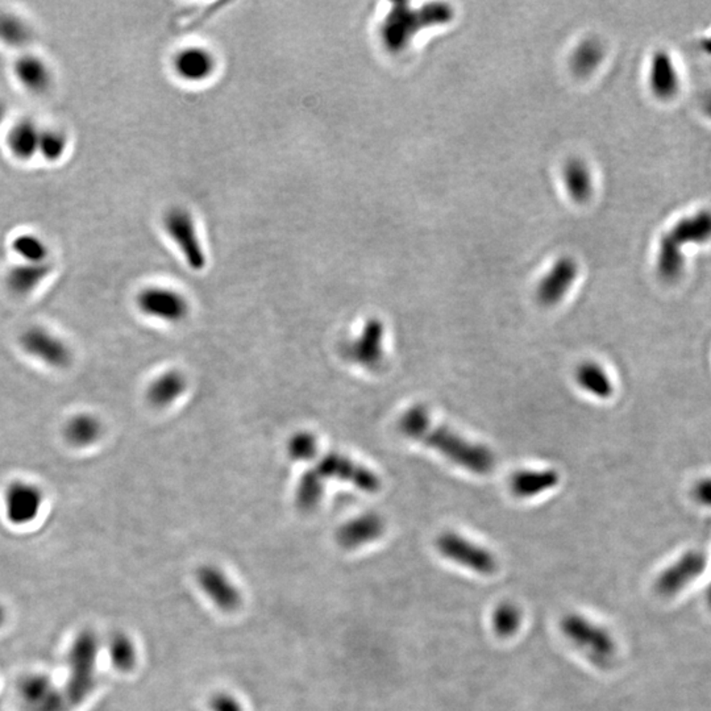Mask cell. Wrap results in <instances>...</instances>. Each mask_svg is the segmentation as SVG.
Masks as SVG:
<instances>
[{
  "instance_id": "cell-1",
  "label": "cell",
  "mask_w": 711,
  "mask_h": 711,
  "mask_svg": "<svg viewBox=\"0 0 711 711\" xmlns=\"http://www.w3.org/2000/svg\"><path fill=\"white\" fill-rule=\"evenodd\" d=\"M398 426L406 438L434 448L440 455L467 472L488 475L494 469L495 458L488 447L470 442L444 426L436 425L425 406H411L401 415Z\"/></svg>"
},
{
  "instance_id": "cell-2",
  "label": "cell",
  "mask_w": 711,
  "mask_h": 711,
  "mask_svg": "<svg viewBox=\"0 0 711 711\" xmlns=\"http://www.w3.org/2000/svg\"><path fill=\"white\" fill-rule=\"evenodd\" d=\"M452 18L453 11L442 3L428 4L420 10H414L408 4H394L381 27L384 45L387 51L397 54L403 51L420 30L448 23Z\"/></svg>"
},
{
  "instance_id": "cell-3",
  "label": "cell",
  "mask_w": 711,
  "mask_h": 711,
  "mask_svg": "<svg viewBox=\"0 0 711 711\" xmlns=\"http://www.w3.org/2000/svg\"><path fill=\"white\" fill-rule=\"evenodd\" d=\"M98 655V636L90 630L81 631L69 649L68 680L63 693L70 707L81 705L95 688Z\"/></svg>"
},
{
  "instance_id": "cell-4",
  "label": "cell",
  "mask_w": 711,
  "mask_h": 711,
  "mask_svg": "<svg viewBox=\"0 0 711 711\" xmlns=\"http://www.w3.org/2000/svg\"><path fill=\"white\" fill-rule=\"evenodd\" d=\"M560 629L569 643L599 668H606L613 663L616 644L605 627L581 614L568 613L561 618Z\"/></svg>"
},
{
  "instance_id": "cell-5",
  "label": "cell",
  "mask_w": 711,
  "mask_h": 711,
  "mask_svg": "<svg viewBox=\"0 0 711 711\" xmlns=\"http://www.w3.org/2000/svg\"><path fill=\"white\" fill-rule=\"evenodd\" d=\"M436 548L448 560L475 574L491 575L497 572L498 560L494 553L460 533H442L436 539Z\"/></svg>"
},
{
  "instance_id": "cell-6",
  "label": "cell",
  "mask_w": 711,
  "mask_h": 711,
  "mask_svg": "<svg viewBox=\"0 0 711 711\" xmlns=\"http://www.w3.org/2000/svg\"><path fill=\"white\" fill-rule=\"evenodd\" d=\"M315 469L325 480H339L351 484L361 492H377L381 489L380 477L373 470L342 453H327L318 461Z\"/></svg>"
},
{
  "instance_id": "cell-7",
  "label": "cell",
  "mask_w": 711,
  "mask_h": 711,
  "mask_svg": "<svg viewBox=\"0 0 711 711\" xmlns=\"http://www.w3.org/2000/svg\"><path fill=\"white\" fill-rule=\"evenodd\" d=\"M164 226L169 236L181 249L189 267L194 270H202L206 267V254L196 231L195 221L192 214L185 209H171L166 212Z\"/></svg>"
},
{
  "instance_id": "cell-8",
  "label": "cell",
  "mask_w": 711,
  "mask_h": 711,
  "mask_svg": "<svg viewBox=\"0 0 711 711\" xmlns=\"http://www.w3.org/2000/svg\"><path fill=\"white\" fill-rule=\"evenodd\" d=\"M21 345L28 356L55 369L68 367L73 360L68 343L44 327L26 329L21 334Z\"/></svg>"
},
{
  "instance_id": "cell-9",
  "label": "cell",
  "mask_w": 711,
  "mask_h": 711,
  "mask_svg": "<svg viewBox=\"0 0 711 711\" xmlns=\"http://www.w3.org/2000/svg\"><path fill=\"white\" fill-rule=\"evenodd\" d=\"M12 76L26 93L35 96L51 93L55 82L52 63L33 51L16 55L12 63Z\"/></svg>"
},
{
  "instance_id": "cell-10",
  "label": "cell",
  "mask_w": 711,
  "mask_h": 711,
  "mask_svg": "<svg viewBox=\"0 0 711 711\" xmlns=\"http://www.w3.org/2000/svg\"><path fill=\"white\" fill-rule=\"evenodd\" d=\"M44 492L36 484L13 481L4 492L5 518L13 525H27L40 516Z\"/></svg>"
},
{
  "instance_id": "cell-11",
  "label": "cell",
  "mask_w": 711,
  "mask_h": 711,
  "mask_svg": "<svg viewBox=\"0 0 711 711\" xmlns=\"http://www.w3.org/2000/svg\"><path fill=\"white\" fill-rule=\"evenodd\" d=\"M19 696L28 711H68L70 707L65 693L45 674L24 677L19 684Z\"/></svg>"
},
{
  "instance_id": "cell-12",
  "label": "cell",
  "mask_w": 711,
  "mask_h": 711,
  "mask_svg": "<svg viewBox=\"0 0 711 711\" xmlns=\"http://www.w3.org/2000/svg\"><path fill=\"white\" fill-rule=\"evenodd\" d=\"M137 306L143 314L169 323L181 322L189 314L186 298L165 287L144 289L138 294Z\"/></svg>"
},
{
  "instance_id": "cell-13",
  "label": "cell",
  "mask_w": 711,
  "mask_h": 711,
  "mask_svg": "<svg viewBox=\"0 0 711 711\" xmlns=\"http://www.w3.org/2000/svg\"><path fill=\"white\" fill-rule=\"evenodd\" d=\"M384 326L383 320H368L361 334L344 347L345 356L353 364L376 369L384 361Z\"/></svg>"
},
{
  "instance_id": "cell-14",
  "label": "cell",
  "mask_w": 711,
  "mask_h": 711,
  "mask_svg": "<svg viewBox=\"0 0 711 711\" xmlns=\"http://www.w3.org/2000/svg\"><path fill=\"white\" fill-rule=\"evenodd\" d=\"M578 276V264L572 257H561L539 282L536 297L543 306H555L568 294Z\"/></svg>"
},
{
  "instance_id": "cell-15",
  "label": "cell",
  "mask_w": 711,
  "mask_h": 711,
  "mask_svg": "<svg viewBox=\"0 0 711 711\" xmlns=\"http://www.w3.org/2000/svg\"><path fill=\"white\" fill-rule=\"evenodd\" d=\"M43 126L30 118H21L5 129V148L15 161L32 162L38 157Z\"/></svg>"
},
{
  "instance_id": "cell-16",
  "label": "cell",
  "mask_w": 711,
  "mask_h": 711,
  "mask_svg": "<svg viewBox=\"0 0 711 711\" xmlns=\"http://www.w3.org/2000/svg\"><path fill=\"white\" fill-rule=\"evenodd\" d=\"M386 530V523L377 513H365L344 523L337 531L336 541L343 548L355 550L378 541Z\"/></svg>"
},
{
  "instance_id": "cell-17",
  "label": "cell",
  "mask_w": 711,
  "mask_h": 711,
  "mask_svg": "<svg viewBox=\"0 0 711 711\" xmlns=\"http://www.w3.org/2000/svg\"><path fill=\"white\" fill-rule=\"evenodd\" d=\"M196 580H198L202 591L218 608L226 611H232L239 608L242 597H240L236 586L217 566H202L196 574Z\"/></svg>"
},
{
  "instance_id": "cell-18",
  "label": "cell",
  "mask_w": 711,
  "mask_h": 711,
  "mask_svg": "<svg viewBox=\"0 0 711 711\" xmlns=\"http://www.w3.org/2000/svg\"><path fill=\"white\" fill-rule=\"evenodd\" d=\"M52 272H54V261L44 262V264L18 262L5 273V287L12 295L27 297L35 293L51 276Z\"/></svg>"
},
{
  "instance_id": "cell-19",
  "label": "cell",
  "mask_w": 711,
  "mask_h": 711,
  "mask_svg": "<svg viewBox=\"0 0 711 711\" xmlns=\"http://www.w3.org/2000/svg\"><path fill=\"white\" fill-rule=\"evenodd\" d=\"M35 29L28 19L16 11L0 10V45L23 54L30 51Z\"/></svg>"
},
{
  "instance_id": "cell-20",
  "label": "cell",
  "mask_w": 711,
  "mask_h": 711,
  "mask_svg": "<svg viewBox=\"0 0 711 711\" xmlns=\"http://www.w3.org/2000/svg\"><path fill=\"white\" fill-rule=\"evenodd\" d=\"M174 68L177 74L186 81L203 82L214 74L217 61L207 49L193 46L177 54Z\"/></svg>"
},
{
  "instance_id": "cell-21",
  "label": "cell",
  "mask_w": 711,
  "mask_h": 711,
  "mask_svg": "<svg viewBox=\"0 0 711 711\" xmlns=\"http://www.w3.org/2000/svg\"><path fill=\"white\" fill-rule=\"evenodd\" d=\"M560 475L553 469H525L514 473L510 489L518 498H533L558 486Z\"/></svg>"
},
{
  "instance_id": "cell-22",
  "label": "cell",
  "mask_w": 711,
  "mask_h": 711,
  "mask_svg": "<svg viewBox=\"0 0 711 711\" xmlns=\"http://www.w3.org/2000/svg\"><path fill=\"white\" fill-rule=\"evenodd\" d=\"M103 435V426L95 415L79 412L73 415L63 428V436L76 448H87L95 444Z\"/></svg>"
},
{
  "instance_id": "cell-23",
  "label": "cell",
  "mask_w": 711,
  "mask_h": 711,
  "mask_svg": "<svg viewBox=\"0 0 711 711\" xmlns=\"http://www.w3.org/2000/svg\"><path fill=\"white\" fill-rule=\"evenodd\" d=\"M10 249L19 262L44 264L52 261V249L45 239L36 232L23 231L13 235Z\"/></svg>"
},
{
  "instance_id": "cell-24",
  "label": "cell",
  "mask_w": 711,
  "mask_h": 711,
  "mask_svg": "<svg viewBox=\"0 0 711 711\" xmlns=\"http://www.w3.org/2000/svg\"><path fill=\"white\" fill-rule=\"evenodd\" d=\"M186 389V378L181 372L170 370L157 377L148 389V401L156 408H166L178 400Z\"/></svg>"
},
{
  "instance_id": "cell-25",
  "label": "cell",
  "mask_w": 711,
  "mask_h": 711,
  "mask_svg": "<svg viewBox=\"0 0 711 711\" xmlns=\"http://www.w3.org/2000/svg\"><path fill=\"white\" fill-rule=\"evenodd\" d=\"M575 378L578 386L593 397L608 400L613 395V383L606 370L597 362H583L575 370Z\"/></svg>"
},
{
  "instance_id": "cell-26",
  "label": "cell",
  "mask_w": 711,
  "mask_h": 711,
  "mask_svg": "<svg viewBox=\"0 0 711 711\" xmlns=\"http://www.w3.org/2000/svg\"><path fill=\"white\" fill-rule=\"evenodd\" d=\"M566 192L575 202H586L594 190L593 174L583 160H572L564 168Z\"/></svg>"
},
{
  "instance_id": "cell-27",
  "label": "cell",
  "mask_w": 711,
  "mask_h": 711,
  "mask_svg": "<svg viewBox=\"0 0 711 711\" xmlns=\"http://www.w3.org/2000/svg\"><path fill=\"white\" fill-rule=\"evenodd\" d=\"M70 149V136L60 127H43L41 128L38 157L46 164H60Z\"/></svg>"
},
{
  "instance_id": "cell-28",
  "label": "cell",
  "mask_w": 711,
  "mask_h": 711,
  "mask_svg": "<svg viewBox=\"0 0 711 711\" xmlns=\"http://www.w3.org/2000/svg\"><path fill=\"white\" fill-rule=\"evenodd\" d=\"M325 481L315 467L302 475L295 491V502L301 510L312 511L319 506L325 495Z\"/></svg>"
},
{
  "instance_id": "cell-29",
  "label": "cell",
  "mask_w": 711,
  "mask_h": 711,
  "mask_svg": "<svg viewBox=\"0 0 711 711\" xmlns=\"http://www.w3.org/2000/svg\"><path fill=\"white\" fill-rule=\"evenodd\" d=\"M523 614L513 602H502L492 614V630L500 638H511L522 626Z\"/></svg>"
},
{
  "instance_id": "cell-30",
  "label": "cell",
  "mask_w": 711,
  "mask_h": 711,
  "mask_svg": "<svg viewBox=\"0 0 711 711\" xmlns=\"http://www.w3.org/2000/svg\"><path fill=\"white\" fill-rule=\"evenodd\" d=\"M109 651L111 663L118 671H131L136 664L137 655L134 641L124 633H116L111 639Z\"/></svg>"
},
{
  "instance_id": "cell-31",
  "label": "cell",
  "mask_w": 711,
  "mask_h": 711,
  "mask_svg": "<svg viewBox=\"0 0 711 711\" xmlns=\"http://www.w3.org/2000/svg\"><path fill=\"white\" fill-rule=\"evenodd\" d=\"M603 54L605 52H603L602 44L599 40L589 38V40L583 41L572 57L575 73L581 74V76L591 73L601 62Z\"/></svg>"
},
{
  "instance_id": "cell-32",
  "label": "cell",
  "mask_w": 711,
  "mask_h": 711,
  "mask_svg": "<svg viewBox=\"0 0 711 711\" xmlns=\"http://www.w3.org/2000/svg\"><path fill=\"white\" fill-rule=\"evenodd\" d=\"M289 455L295 461H310L318 455V440L307 431L293 435L289 442Z\"/></svg>"
},
{
  "instance_id": "cell-33",
  "label": "cell",
  "mask_w": 711,
  "mask_h": 711,
  "mask_svg": "<svg viewBox=\"0 0 711 711\" xmlns=\"http://www.w3.org/2000/svg\"><path fill=\"white\" fill-rule=\"evenodd\" d=\"M697 497L702 500V502L707 503V505H711V481H707V483L701 484L697 489Z\"/></svg>"
},
{
  "instance_id": "cell-34",
  "label": "cell",
  "mask_w": 711,
  "mask_h": 711,
  "mask_svg": "<svg viewBox=\"0 0 711 711\" xmlns=\"http://www.w3.org/2000/svg\"><path fill=\"white\" fill-rule=\"evenodd\" d=\"M8 115H10V107L3 96H0V132L7 126Z\"/></svg>"
},
{
  "instance_id": "cell-35",
  "label": "cell",
  "mask_w": 711,
  "mask_h": 711,
  "mask_svg": "<svg viewBox=\"0 0 711 711\" xmlns=\"http://www.w3.org/2000/svg\"><path fill=\"white\" fill-rule=\"evenodd\" d=\"M4 621H5V610L4 608H3L2 605H0V627L3 626Z\"/></svg>"
}]
</instances>
